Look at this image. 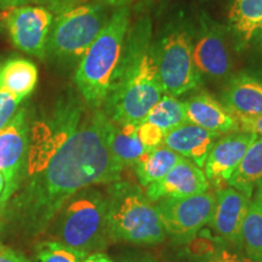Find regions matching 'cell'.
Returning <instances> with one entry per match:
<instances>
[{"label": "cell", "mask_w": 262, "mask_h": 262, "mask_svg": "<svg viewBox=\"0 0 262 262\" xmlns=\"http://www.w3.org/2000/svg\"><path fill=\"white\" fill-rule=\"evenodd\" d=\"M111 125L102 108L88 113L81 101L68 97L31 126L24 172L0 208V233L37 238L75 193L120 180L124 168L111 152Z\"/></svg>", "instance_id": "1"}, {"label": "cell", "mask_w": 262, "mask_h": 262, "mask_svg": "<svg viewBox=\"0 0 262 262\" xmlns=\"http://www.w3.org/2000/svg\"><path fill=\"white\" fill-rule=\"evenodd\" d=\"M129 18L126 8L114 11L78 64L74 81L84 103L91 110L102 108L112 89L122 62Z\"/></svg>", "instance_id": "2"}, {"label": "cell", "mask_w": 262, "mask_h": 262, "mask_svg": "<svg viewBox=\"0 0 262 262\" xmlns=\"http://www.w3.org/2000/svg\"><path fill=\"white\" fill-rule=\"evenodd\" d=\"M119 64L103 112L114 123L140 124L164 96L156 57L139 52Z\"/></svg>", "instance_id": "3"}, {"label": "cell", "mask_w": 262, "mask_h": 262, "mask_svg": "<svg viewBox=\"0 0 262 262\" xmlns=\"http://www.w3.org/2000/svg\"><path fill=\"white\" fill-rule=\"evenodd\" d=\"M108 229L112 241L135 245L163 243L165 232L155 203L141 186L118 180L107 191Z\"/></svg>", "instance_id": "4"}, {"label": "cell", "mask_w": 262, "mask_h": 262, "mask_svg": "<svg viewBox=\"0 0 262 262\" xmlns=\"http://www.w3.org/2000/svg\"><path fill=\"white\" fill-rule=\"evenodd\" d=\"M50 226L52 235L61 243L86 255L100 253L112 241L106 194L93 186L77 192L64 203Z\"/></svg>", "instance_id": "5"}, {"label": "cell", "mask_w": 262, "mask_h": 262, "mask_svg": "<svg viewBox=\"0 0 262 262\" xmlns=\"http://www.w3.org/2000/svg\"><path fill=\"white\" fill-rule=\"evenodd\" d=\"M106 22L103 6L97 3L62 11L52 21L47 55L67 63L80 61Z\"/></svg>", "instance_id": "6"}, {"label": "cell", "mask_w": 262, "mask_h": 262, "mask_svg": "<svg viewBox=\"0 0 262 262\" xmlns=\"http://www.w3.org/2000/svg\"><path fill=\"white\" fill-rule=\"evenodd\" d=\"M157 68L164 93L180 96L195 89L201 73L193 60L192 37L186 31H175L160 42L156 57Z\"/></svg>", "instance_id": "7"}, {"label": "cell", "mask_w": 262, "mask_h": 262, "mask_svg": "<svg viewBox=\"0 0 262 262\" xmlns=\"http://www.w3.org/2000/svg\"><path fill=\"white\" fill-rule=\"evenodd\" d=\"M155 205L165 235L176 244H186L210 224L215 195L206 191L182 198H164Z\"/></svg>", "instance_id": "8"}, {"label": "cell", "mask_w": 262, "mask_h": 262, "mask_svg": "<svg viewBox=\"0 0 262 262\" xmlns=\"http://www.w3.org/2000/svg\"><path fill=\"white\" fill-rule=\"evenodd\" d=\"M27 110L19 108L11 122L0 130V172L4 176V191L0 195V208L17 187L24 172L29 148Z\"/></svg>", "instance_id": "9"}, {"label": "cell", "mask_w": 262, "mask_h": 262, "mask_svg": "<svg viewBox=\"0 0 262 262\" xmlns=\"http://www.w3.org/2000/svg\"><path fill=\"white\" fill-rule=\"evenodd\" d=\"M52 21L50 10L39 5H24L12 10L5 24L16 48L28 55L45 58Z\"/></svg>", "instance_id": "10"}, {"label": "cell", "mask_w": 262, "mask_h": 262, "mask_svg": "<svg viewBox=\"0 0 262 262\" xmlns=\"http://www.w3.org/2000/svg\"><path fill=\"white\" fill-rule=\"evenodd\" d=\"M251 199L232 187L219 189L210 224L219 238L242 250V228Z\"/></svg>", "instance_id": "11"}, {"label": "cell", "mask_w": 262, "mask_h": 262, "mask_svg": "<svg viewBox=\"0 0 262 262\" xmlns=\"http://www.w3.org/2000/svg\"><path fill=\"white\" fill-rule=\"evenodd\" d=\"M256 139V134L238 130L216 140L203 170L208 181L212 183L227 182L245 152Z\"/></svg>", "instance_id": "12"}, {"label": "cell", "mask_w": 262, "mask_h": 262, "mask_svg": "<svg viewBox=\"0 0 262 262\" xmlns=\"http://www.w3.org/2000/svg\"><path fill=\"white\" fill-rule=\"evenodd\" d=\"M208 188L209 181L203 169L191 160L181 158L163 179L150 183L143 191L150 202L156 203L164 198H182L206 192Z\"/></svg>", "instance_id": "13"}, {"label": "cell", "mask_w": 262, "mask_h": 262, "mask_svg": "<svg viewBox=\"0 0 262 262\" xmlns=\"http://www.w3.org/2000/svg\"><path fill=\"white\" fill-rule=\"evenodd\" d=\"M193 60L199 73L215 79H222L232 70L231 56L224 34L219 28L204 26L195 45H193Z\"/></svg>", "instance_id": "14"}, {"label": "cell", "mask_w": 262, "mask_h": 262, "mask_svg": "<svg viewBox=\"0 0 262 262\" xmlns=\"http://www.w3.org/2000/svg\"><path fill=\"white\" fill-rule=\"evenodd\" d=\"M217 136L219 134L187 122L165 133L163 145L203 169Z\"/></svg>", "instance_id": "15"}, {"label": "cell", "mask_w": 262, "mask_h": 262, "mask_svg": "<svg viewBox=\"0 0 262 262\" xmlns=\"http://www.w3.org/2000/svg\"><path fill=\"white\" fill-rule=\"evenodd\" d=\"M189 123L216 134L239 130L237 116L206 93H201L185 102Z\"/></svg>", "instance_id": "16"}, {"label": "cell", "mask_w": 262, "mask_h": 262, "mask_svg": "<svg viewBox=\"0 0 262 262\" xmlns=\"http://www.w3.org/2000/svg\"><path fill=\"white\" fill-rule=\"evenodd\" d=\"M224 102L237 116L262 114V81L249 75L235 77L224 93Z\"/></svg>", "instance_id": "17"}, {"label": "cell", "mask_w": 262, "mask_h": 262, "mask_svg": "<svg viewBox=\"0 0 262 262\" xmlns=\"http://www.w3.org/2000/svg\"><path fill=\"white\" fill-rule=\"evenodd\" d=\"M37 83L38 70L33 62L24 58H12L0 64V88L22 101L32 94Z\"/></svg>", "instance_id": "18"}, {"label": "cell", "mask_w": 262, "mask_h": 262, "mask_svg": "<svg viewBox=\"0 0 262 262\" xmlns=\"http://www.w3.org/2000/svg\"><path fill=\"white\" fill-rule=\"evenodd\" d=\"M262 180V137L257 139L249 147L237 169L227 180L229 187L243 193L248 198H253L258 182Z\"/></svg>", "instance_id": "19"}, {"label": "cell", "mask_w": 262, "mask_h": 262, "mask_svg": "<svg viewBox=\"0 0 262 262\" xmlns=\"http://www.w3.org/2000/svg\"><path fill=\"white\" fill-rule=\"evenodd\" d=\"M112 122V120H111ZM139 124L114 123L112 122L110 133L111 152L123 168L134 166L135 163L148 149L141 143L137 135Z\"/></svg>", "instance_id": "20"}, {"label": "cell", "mask_w": 262, "mask_h": 262, "mask_svg": "<svg viewBox=\"0 0 262 262\" xmlns=\"http://www.w3.org/2000/svg\"><path fill=\"white\" fill-rule=\"evenodd\" d=\"M181 158L183 157L164 145L147 150L133 166L141 187L145 188L150 183L163 179Z\"/></svg>", "instance_id": "21"}, {"label": "cell", "mask_w": 262, "mask_h": 262, "mask_svg": "<svg viewBox=\"0 0 262 262\" xmlns=\"http://www.w3.org/2000/svg\"><path fill=\"white\" fill-rule=\"evenodd\" d=\"M228 18L235 34L247 44L262 26V0H234Z\"/></svg>", "instance_id": "22"}, {"label": "cell", "mask_w": 262, "mask_h": 262, "mask_svg": "<svg viewBox=\"0 0 262 262\" xmlns=\"http://www.w3.org/2000/svg\"><path fill=\"white\" fill-rule=\"evenodd\" d=\"M143 122L153 124V125L160 127L164 133H168L173 127L188 122L185 102L173 96H170V95L164 94V96L150 110Z\"/></svg>", "instance_id": "23"}, {"label": "cell", "mask_w": 262, "mask_h": 262, "mask_svg": "<svg viewBox=\"0 0 262 262\" xmlns=\"http://www.w3.org/2000/svg\"><path fill=\"white\" fill-rule=\"evenodd\" d=\"M242 250L255 262H262V206L251 201L242 228Z\"/></svg>", "instance_id": "24"}, {"label": "cell", "mask_w": 262, "mask_h": 262, "mask_svg": "<svg viewBox=\"0 0 262 262\" xmlns=\"http://www.w3.org/2000/svg\"><path fill=\"white\" fill-rule=\"evenodd\" d=\"M34 253L37 262H83L88 256L83 251L68 247L56 239L39 242Z\"/></svg>", "instance_id": "25"}, {"label": "cell", "mask_w": 262, "mask_h": 262, "mask_svg": "<svg viewBox=\"0 0 262 262\" xmlns=\"http://www.w3.org/2000/svg\"><path fill=\"white\" fill-rule=\"evenodd\" d=\"M192 262H255L245 255L224 245L210 244L203 247L201 253L192 257Z\"/></svg>", "instance_id": "26"}, {"label": "cell", "mask_w": 262, "mask_h": 262, "mask_svg": "<svg viewBox=\"0 0 262 262\" xmlns=\"http://www.w3.org/2000/svg\"><path fill=\"white\" fill-rule=\"evenodd\" d=\"M22 100L0 88V130L4 129L18 112Z\"/></svg>", "instance_id": "27"}, {"label": "cell", "mask_w": 262, "mask_h": 262, "mask_svg": "<svg viewBox=\"0 0 262 262\" xmlns=\"http://www.w3.org/2000/svg\"><path fill=\"white\" fill-rule=\"evenodd\" d=\"M137 135L146 149H155L162 146L165 133L160 127L147 122H141L137 125Z\"/></svg>", "instance_id": "28"}, {"label": "cell", "mask_w": 262, "mask_h": 262, "mask_svg": "<svg viewBox=\"0 0 262 262\" xmlns=\"http://www.w3.org/2000/svg\"><path fill=\"white\" fill-rule=\"evenodd\" d=\"M237 119L239 130L254 133L257 136L262 137V114H258V116H237Z\"/></svg>", "instance_id": "29"}, {"label": "cell", "mask_w": 262, "mask_h": 262, "mask_svg": "<svg viewBox=\"0 0 262 262\" xmlns=\"http://www.w3.org/2000/svg\"><path fill=\"white\" fill-rule=\"evenodd\" d=\"M31 2L35 3L39 6H42V8L48 9V10H52V11L56 12H61L66 11V10L74 8L75 3L78 0H31Z\"/></svg>", "instance_id": "30"}, {"label": "cell", "mask_w": 262, "mask_h": 262, "mask_svg": "<svg viewBox=\"0 0 262 262\" xmlns=\"http://www.w3.org/2000/svg\"><path fill=\"white\" fill-rule=\"evenodd\" d=\"M0 262H29V260L14 249L0 244Z\"/></svg>", "instance_id": "31"}, {"label": "cell", "mask_w": 262, "mask_h": 262, "mask_svg": "<svg viewBox=\"0 0 262 262\" xmlns=\"http://www.w3.org/2000/svg\"><path fill=\"white\" fill-rule=\"evenodd\" d=\"M31 0H0V10H14L24 6Z\"/></svg>", "instance_id": "32"}, {"label": "cell", "mask_w": 262, "mask_h": 262, "mask_svg": "<svg viewBox=\"0 0 262 262\" xmlns=\"http://www.w3.org/2000/svg\"><path fill=\"white\" fill-rule=\"evenodd\" d=\"M83 262H116V261L112 260L108 255L103 253H93L88 255V256L83 260Z\"/></svg>", "instance_id": "33"}, {"label": "cell", "mask_w": 262, "mask_h": 262, "mask_svg": "<svg viewBox=\"0 0 262 262\" xmlns=\"http://www.w3.org/2000/svg\"><path fill=\"white\" fill-rule=\"evenodd\" d=\"M254 194H255L254 201L256 202V203H258V204L262 206V180H261L260 182H258V185H257L256 189H255Z\"/></svg>", "instance_id": "34"}, {"label": "cell", "mask_w": 262, "mask_h": 262, "mask_svg": "<svg viewBox=\"0 0 262 262\" xmlns=\"http://www.w3.org/2000/svg\"><path fill=\"white\" fill-rule=\"evenodd\" d=\"M11 11H12V10H0V24L6 21V18L9 17L10 12H11Z\"/></svg>", "instance_id": "35"}, {"label": "cell", "mask_w": 262, "mask_h": 262, "mask_svg": "<svg viewBox=\"0 0 262 262\" xmlns=\"http://www.w3.org/2000/svg\"><path fill=\"white\" fill-rule=\"evenodd\" d=\"M4 186H5V181H4V176L3 173L0 172V195H2L3 191H4Z\"/></svg>", "instance_id": "36"}, {"label": "cell", "mask_w": 262, "mask_h": 262, "mask_svg": "<svg viewBox=\"0 0 262 262\" xmlns=\"http://www.w3.org/2000/svg\"><path fill=\"white\" fill-rule=\"evenodd\" d=\"M127 262H155L153 260H150V258H139V260H135V261H127Z\"/></svg>", "instance_id": "37"}, {"label": "cell", "mask_w": 262, "mask_h": 262, "mask_svg": "<svg viewBox=\"0 0 262 262\" xmlns=\"http://www.w3.org/2000/svg\"><path fill=\"white\" fill-rule=\"evenodd\" d=\"M258 41H260V47L262 49V26L258 28Z\"/></svg>", "instance_id": "38"}, {"label": "cell", "mask_w": 262, "mask_h": 262, "mask_svg": "<svg viewBox=\"0 0 262 262\" xmlns=\"http://www.w3.org/2000/svg\"><path fill=\"white\" fill-rule=\"evenodd\" d=\"M110 3H113V4H118V3H122L123 0H108Z\"/></svg>", "instance_id": "39"}, {"label": "cell", "mask_w": 262, "mask_h": 262, "mask_svg": "<svg viewBox=\"0 0 262 262\" xmlns=\"http://www.w3.org/2000/svg\"><path fill=\"white\" fill-rule=\"evenodd\" d=\"M0 64H2V63H0Z\"/></svg>", "instance_id": "40"}]
</instances>
